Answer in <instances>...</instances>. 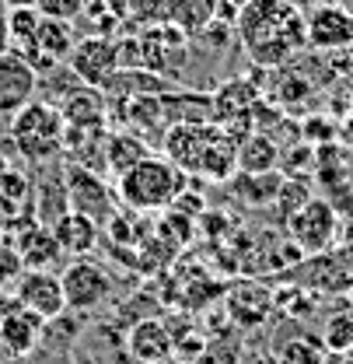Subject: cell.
I'll list each match as a JSON object with an SVG mask.
<instances>
[{"label":"cell","mask_w":353,"mask_h":364,"mask_svg":"<svg viewBox=\"0 0 353 364\" xmlns=\"http://www.w3.org/2000/svg\"><path fill=\"white\" fill-rule=\"evenodd\" d=\"M234 32L259 67H280L308 46V21L294 0H249Z\"/></svg>","instance_id":"obj_1"},{"label":"cell","mask_w":353,"mask_h":364,"mask_svg":"<svg viewBox=\"0 0 353 364\" xmlns=\"http://www.w3.org/2000/svg\"><path fill=\"white\" fill-rule=\"evenodd\" d=\"M165 158L189 176H207L227 182L238 172V140L227 136L217 123H175L165 134Z\"/></svg>","instance_id":"obj_2"},{"label":"cell","mask_w":353,"mask_h":364,"mask_svg":"<svg viewBox=\"0 0 353 364\" xmlns=\"http://www.w3.org/2000/svg\"><path fill=\"white\" fill-rule=\"evenodd\" d=\"M182 189H185V172L175 161L158 154H147L116 179V193L130 210H172Z\"/></svg>","instance_id":"obj_3"},{"label":"cell","mask_w":353,"mask_h":364,"mask_svg":"<svg viewBox=\"0 0 353 364\" xmlns=\"http://www.w3.org/2000/svg\"><path fill=\"white\" fill-rule=\"evenodd\" d=\"M63 136H67V123H63L60 105L53 102L36 98L21 112L11 116V140L18 154L32 165H49L63 151Z\"/></svg>","instance_id":"obj_4"},{"label":"cell","mask_w":353,"mask_h":364,"mask_svg":"<svg viewBox=\"0 0 353 364\" xmlns=\"http://www.w3.org/2000/svg\"><path fill=\"white\" fill-rule=\"evenodd\" d=\"M336 235H340V214L322 196H311L298 214L287 218V238L305 252V259L329 252L336 245Z\"/></svg>","instance_id":"obj_5"},{"label":"cell","mask_w":353,"mask_h":364,"mask_svg":"<svg viewBox=\"0 0 353 364\" xmlns=\"http://www.w3.org/2000/svg\"><path fill=\"white\" fill-rule=\"evenodd\" d=\"M60 280H63V294H67V312H77V316H91V312L105 309L112 301V291H116L112 273L91 263L88 256L74 259L60 273Z\"/></svg>","instance_id":"obj_6"},{"label":"cell","mask_w":353,"mask_h":364,"mask_svg":"<svg viewBox=\"0 0 353 364\" xmlns=\"http://www.w3.org/2000/svg\"><path fill=\"white\" fill-rule=\"evenodd\" d=\"M63 189H67V207L85 214L91 221L105 225L112 214H116V196H112V186L102 179L98 168H88L81 161H70L63 168Z\"/></svg>","instance_id":"obj_7"},{"label":"cell","mask_w":353,"mask_h":364,"mask_svg":"<svg viewBox=\"0 0 353 364\" xmlns=\"http://www.w3.org/2000/svg\"><path fill=\"white\" fill-rule=\"evenodd\" d=\"M67 67L70 74L91 85V88H102L123 63H119V43L112 36H88V39H77L74 53L67 56Z\"/></svg>","instance_id":"obj_8"},{"label":"cell","mask_w":353,"mask_h":364,"mask_svg":"<svg viewBox=\"0 0 353 364\" xmlns=\"http://www.w3.org/2000/svg\"><path fill=\"white\" fill-rule=\"evenodd\" d=\"M43 333H45V318L28 312L14 298H7L0 305V354H7L11 361H25L43 343Z\"/></svg>","instance_id":"obj_9"},{"label":"cell","mask_w":353,"mask_h":364,"mask_svg":"<svg viewBox=\"0 0 353 364\" xmlns=\"http://www.w3.org/2000/svg\"><path fill=\"white\" fill-rule=\"evenodd\" d=\"M36 91H39V70L18 49L0 53V116L11 119L14 112H21L28 102H36Z\"/></svg>","instance_id":"obj_10"},{"label":"cell","mask_w":353,"mask_h":364,"mask_svg":"<svg viewBox=\"0 0 353 364\" xmlns=\"http://www.w3.org/2000/svg\"><path fill=\"white\" fill-rule=\"evenodd\" d=\"M18 305H25L28 312H36L45 322H56L60 316H67V294H63V280L53 270H25V277L18 280L14 294Z\"/></svg>","instance_id":"obj_11"},{"label":"cell","mask_w":353,"mask_h":364,"mask_svg":"<svg viewBox=\"0 0 353 364\" xmlns=\"http://www.w3.org/2000/svg\"><path fill=\"white\" fill-rule=\"evenodd\" d=\"M308 21V46L315 49H347L353 43V14L340 4H318L311 14H305Z\"/></svg>","instance_id":"obj_12"},{"label":"cell","mask_w":353,"mask_h":364,"mask_svg":"<svg viewBox=\"0 0 353 364\" xmlns=\"http://www.w3.org/2000/svg\"><path fill=\"white\" fill-rule=\"evenodd\" d=\"M11 245L18 249L25 270H53V263L63 256L60 245H56V235L53 228L39 221V218H28L18 225V235H11Z\"/></svg>","instance_id":"obj_13"},{"label":"cell","mask_w":353,"mask_h":364,"mask_svg":"<svg viewBox=\"0 0 353 364\" xmlns=\"http://www.w3.org/2000/svg\"><path fill=\"white\" fill-rule=\"evenodd\" d=\"M126 354L136 364H158L172 358V326L161 316L133 322L126 333Z\"/></svg>","instance_id":"obj_14"},{"label":"cell","mask_w":353,"mask_h":364,"mask_svg":"<svg viewBox=\"0 0 353 364\" xmlns=\"http://www.w3.org/2000/svg\"><path fill=\"white\" fill-rule=\"evenodd\" d=\"M49 228H53V235H56L60 252H63V256H74V259H85L88 252L98 249V242H102V225L85 218V214H77V210L60 214Z\"/></svg>","instance_id":"obj_15"},{"label":"cell","mask_w":353,"mask_h":364,"mask_svg":"<svg viewBox=\"0 0 353 364\" xmlns=\"http://www.w3.org/2000/svg\"><path fill=\"white\" fill-rule=\"evenodd\" d=\"M0 218L7 221V228L14 221H28L36 218V189L28 172L4 165L0 168Z\"/></svg>","instance_id":"obj_16"},{"label":"cell","mask_w":353,"mask_h":364,"mask_svg":"<svg viewBox=\"0 0 353 364\" xmlns=\"http://www.w3.org/2000/svg\"><path fill=\"white\" fill-rule=\"evenodd\" d=\"M165 123H214V95L207 91H165L161 95Z\"/></svg>","instance_id":"obj_17"},{"label":"cell","mask_w":353,"mask_h":364,"mask_svg":"<svg viewBox=\"0 0 353 364\" xmlns=\"http://www.w3.org/2000/svg\"><path fill=\"white\" fill-rule=\"evenodd\" d=\"M231 193L249 203V207H266V203H276V193L283 186L280 172H234L231 176Z\"/></svg>","instance_id":"obj_18"},{"label":"cell","mask_w":353,"mask_h":364,"mask_svg":"<svg viewBox=\"0 0 353 364\" xmlns=\"http://www.w3.org/2000/svg\"><path fill=\"white\" fill-rule=\"evenodd\" d=\"M151 151H147V144L140 140L136 134H126V130H119V134H109L105 136V168L119 179L123 172H130L136 161H143Z\"/></svg>","instance_id":"obj_19"},{"label":"cell","mask_w":353,"mask_h":364,"mask_svg":"<svg viewBox=\"0 0 353 364\" xmlns=\"http://www.w3.org/2000/svg\"><path fill=\"white\" fill-rule=\"evenodd\" d=\"M280 151L266 134H249L238 144V172H276Z\"/></svg>","instance_id":"obj_20"},{"label":"cell","mask_w":353,"mask_h":364,"mask_svg":"<svg viewBox=\"0 0 353 364\" xmlns=\"http://www.w3.org/2000/svg\"><path fill=\"white\" fill-rule=\"evenodd\" d=\"M214 18H217V0H175L172 4V25H178L189 36L207 28Z\"/></svg>","instance_id":"obj_21"},{"label":"cell","mask_w":353,"mask_h":364,"mask_svg":"<svg viewBox=\"0 0 353 364\" xmlns=\"http://www.w3.org/2000/svg\"><path fill=\"white\" fill-rule=\"evenodd\" d=\"M325 354L322 336H290L280 343L276 364H325Z\"/></svg>","instance_id":"obj_22"},{"label":"cell","mask_w":353,"mask_h":364,"mask_svg":"<svg viewBox=\"0 0 353 364\" xmlns=\"http://www.w3.org/2000/svg\"><path fill=\"white\" fill-rule=\"evenodd\" d=\"M43 14L36 7H11L7 11V25H11V49H21L36 39Z\"/></svg>","instance_id":"obj_23"},{"label":"cell","mask_w":353,"mask_h":364,"mask_svg":"<svg viewBox=\"0 0 353 364\" xmlns=\"http://www.w3.org/2000/svg\"><path fill=\"white\" fill-rule=\"evenodd\" d=\"M322 343L329 354H350L353 350V316L350 312H340L325 322V333H322Z\"/></svg>","instance_id":"obj_24"},{"label":"cell","mask_w":353,"mask_h":364,"mask_svg":"<svg viewBox=\"0 0 353 364\" xmlns=\"http://www.w3.org/2000/svg\"><path fill=\"white\" fill-rule=\"evenodd\" d=\"M308 200H311L308 182L305 179H283L280 193H276V207H283V210H280V221L287 225V218H290V214H298Z\"/></svg>","instance_id":"obj_25"},{"label":"cell","mask_w":353,"mask_h":364,"mask_svg":"<svg viewBox=\"0 0 353 364\" xmlns=\"http://www.w3.org/2000/svg\"><path fill=\"white\" fill-rule=\"evenodd\" d=\"M21 277H25V263H21L18 249H14L11 242L0 245V291H4V294H14V287H18Z\"/></svg>","instance_id":"obj_26"},{"label":"cell","mask_w":353,"mask_h":364,"mask_svg":"<svg viewBox=\"0 0 353 364\" xmlns=\"http://www.w3.org/2000/svg\"><path fill=\"white\" fill-rule=\"evenodd\" d=\"M88 0H36V11L43 18H56V21H77L85 14Z\"/></svg>","instance_id":"obj_27"},{"label":"cell","mask_w":353,"mask_h":364,"mask_svg":"<svg viewBox=\"0 0 353 364\" xmlns=\"http://www.w3.org/2000/svg\"><path fill=\"white\" fill-rule=\"evenodd\" d=\"M11 49V25H7V11L0 7V53Z\"/></svg>","instance_id":"obj_28"},{"label":"cell","mask_w":353,"mask_h":364,"mask_svg":"<svg viewBox=\"0 0 353 364\" xmlns=\"http://www.w3.org/2000/svg\"><path fill=\"white\" fill-rule=\"evenodd\" d=\"M0 7L4 11H11V7H36V0H0Z\"/></svg>","instance_id":"obj_29"},{"label":"cell","mask_w":353,"mask_h":364,"mask_svg":"<svg viewBox=\"0 0 353 364\" xmlns=\"http://www.w3.org/2000/svg\"><path fill=\"white\" fill-rule=\"evenodd\" d=\"M11 242V231H7V221L0 218V245H7Z\"/></svg>","instance_id":"obj_30"},{"label":"cell","mask_w":353,"mask_h":364,"mask_svg":"<svg viewBox=\"0 0 353 364\" xmlns=\"http://www.w3.org/2000/svg\"><path fill=\"white\" fill-rule=\"evenodd\" d=\"M158 364H185V361H178V358H165V361H158Z\"/></svg>","instance_id":"obj_31"},{"label":"cell","mask_w":353,"mask_h":364,"mask_svg":"<svg viewBox=\"0 0 353 364\" xmlns=\"http://www.w3.org/2000/svg\"><path fill=\"white\" fill-rule=\"evenodd\" d=\"M311 4H315V7H318V4H336V0H311Z\"/></svg>","instance_id":"obj_32"},{"label":"cell","mask_w":353,"mask_h":364,"mask_svg":"<svg viewBox=\"0 0 353 364\" xmlns=\"http://www.w3.org/2000/svg\"><path fill=\"white\" fill-rule=\"evenodd\" d=\"M343 358H347V364H353V350H350V354H343Z\"/></svg>","instance_id":"obj_33"}]
</instances>
